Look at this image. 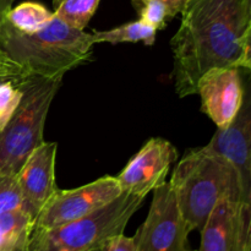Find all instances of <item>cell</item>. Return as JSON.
Masks as SVG:
<instances>
[{
  "label": "cell",
  "instance_id": "cell-1",
  "mask_svg": "<svg viewBox=\"0 0 251 251\" xmlns=\"http://www.w3.org/2000/svg\"><path fill=\"white\" fill-rule=\"evenodd\" d=\"M171 41L174 90L180 98L198 92L212 68L251 69V0H184Z\"/></svg>",
  "mask_w": 251,
  "mask_h": 251
},
{
  "label": "cell",
  "instance_id": "cell-2",
  "mask_svg": "<svg viewBox=\"0 0 251 251\" xmlns=\"http://www.w3.org/2000/svg\"><path fill=\"white\" fill-rule=\"evenodd\" d=\"M169 185L190 232L202 229L213 208L225 199L251 203L237 169L206 146L184 154L174 168Z\"/></svg>",
  "mask_w": 251,
  "mask_h": 251
},
{
  "label": "cell",
  "instance_id": "cell-3",
  "mask_svg": "<svg viewBox=\"0 0 251 251\" xmlns=\"http://www.w3.org/2000/svg\"><path fill=\"white\" fill-rule=\"evenodd\" d=\"M95 44L92 33L71 27L55 15L46 27L32 34L17 31L6 17L0 28V48L24 75L64 77L91 58Z\"/></svg>",
  "mask_w": 251,
  "mask_h": 251
},
{
  "label": "cell",
  "instance_id": "cell-4",
  "mask_svg": "<svg viewBox=\"0 0 251 251\" xmlns=\"http://www.w3.org/2000/svg\"><path fill=\"white\" fill-rule=\"evenodd\" d=\"M14 82L22 91V98L10 122L0 131V173L16 176L31 152L44 141L47 115L63 83V76L22 75Z\"/></svg>",
  "mask_w": 251,
  "mask_h": 251
},
{
  "label": "cell",
  "instance_id": "cell-5",
  "mask_svg": "<svg viewBox=\"0 0 251 251\" xmlns=\"http://www.w3.org/2000/svg\"><path fill=\"white\" fill-rule=\"evenodd\" d=\"M145 199L122 193L85 217L50 229L32 230L28 251H100L109 238L124 233Z\"/></svg>",
  "mask_w": 251,
  "mask_h": 251
},
{
  "label": "cell",
  "instance_id": "cell-6",
  "mask_svg": "<svg viewBox=\"0 0 251 251\" xmlns=\"http://www.w3.org/2000/svg\"><path fill=\"white\" fill-rule=\"evenodd\" d=\"M122 188L117 176H105L70 190H58L34 220L33 230L59 227L82 218L119 198Z\"/></svg>",
  "mask_w": 251,
  "mask_h": 251
},
{
  "label": "cell",
  "instance_id": "cell-7",
  "mask_svg": "<svg viewBox=\"0 0 251 251\" xmlns=\"http://www.w3.org/2000/svg\"><path fill=\"white\" fill-rule=\"evenodd\" d=\"M190 229L169 183L153 190L149 213L136 232L139 251H188Z\"/></svg>",
  "mask_w": 251,
  "mask_h": 251
},
{
  "label": "cell",
  "instance_id": "cell-8",
  "mask_svg": "<svg viewBox=\"0 0 251 251\" xmlns=\"http://www.w3.org/2000/svg\"><path fill=\"white\" fill-rule=\"evenodd\" d=\"M176 159L178 151L172 142L162 137H152L117 176L122 191L146 198L166 181L171 166Z\"/></svg>",
  "mask_w": 251,
  "mask_h": 251
},
{
  "label": "cell",
  "instance_id": "cell-9",
  "mask_svg": "<svg viewBox=\"0 0 251 251\" xmlns=\"http://www.w3.org/2000/svg\"><path fill=\"white\" fill-rule=\"evenodd\" d=\"M199 251H250L251 203L225 199L208 216Z\"/></svg>",
  "mask_w": 251,
  "mask_h": 251
},
{
  "label": "cell",
  "instance_id": "cell-10",
  "mask_svg": "<svg viewBox=\"0 0 251 251\" xmlns=\"http://www.w3.org/2000/svg\"><path fill=\"white\" fill-rule=\"evenodd\" d=\"M243 70L212 68L199 78L196 95L201 98V110L217 127L228 126L240 110L245 93Z\"/></svg>",
  "mask_w": 251,
  "mask_h": 251
},
{
  "label": "cell",
  "instance_id": "cell-11",
  "mask_svg": "<svg viewBox=\"0 0 251 251\" xmlns=\"http://www.w3.org/2000/svg\"><path fill=\"white\" fill-rule=\"evenodd\" d=\"M210 151L227 159L237 169L247 199L251 200V93L249 77L245 80L244 100L237 117L226 127H217Z\"/></svg>",
  "mask_w": 251,
  "mask_h": 251
},
{
  "label": "cell",
  "instance_id": "cell-12",
  "mask_svg": "<svg viewBox=\"0 0 251 251\" xmlns=\"http://www.w3.org/2000/svg\"><path fill=\"white\" fill-rule=\"evenodd\" d=\"M58 145L43 141L31 152L16 178L21 190L24 211L34 220L53 194L58 190L55 181V161Z\"/></svg>",
  "mask_w": 251,
  "mask_h": 251
},
{
  "label": "cell",
  "instance_id": "cell-13",
  "mask_svg": "<svg viewBox=\"0 0 251 251\" xmlns=\"http://www.w3.org/2000/svg\"><path fill=\"white\" fill-rule=\"evenodd\" d=\"M34 217L19 210L0 215V251H28Z\"/></svg>",
  "mask_w": 251,
  "mask_h": 251
},
{
  "label": "cell",
  "instance_id": "cell-14",
  "mask_svg": "<svg viewBox=\"0 0 251 251\" xmlns=\"http://www.w3.org/2000/svg\"><path fill=\"white\" fill-rule=\"evenodd\" d=\"M53 16L54 12L41 2L25 1L15 7H10L5 17L17 31L32 34L46 27Z\"/></svg>",
  "mask_w": 251,
  "mask_h": 251
},
{
  "label": "cell",
  "instance_id": "cell-15",
  "mask_svg": "<svg viewBox=\"0 0 251 251\" xmlns=\"http://www.w3.org/2000/svg\"><path fill=\"white\" fill-rule=\"evenodd\" d=\"M92 34L96 44L103 43V42L110 44H119L124 42H131V43L142 42L145 46L151 47L156 42L157 29L142 20H136V21L127 22L108 31H93Z\"/></svg>",
  "mask_w": 251,
  "mask_h": 251
},
{
  "label": "cell",
  "instance_id": "cell-16",
  "mask_svg": "<svg viewBox=\"0 0 251 251\" xmlns=\"http://www.w3.org/2000/svg\"><path fill=\"white\" fill-rule=\"evenodd\" d=\"M100 0H53L54 15L77 29H85Z\"/></svg>",
  "mask_w": 251,
  "mask_h": 251
},
{
  "label": "cell",
  "instance_id": "cell-17",
  "mask_svg": "<svg viewBox=\"0 0 251 251\" xmlns=\"http://www.w3.org/2000/svg\"><path fill=\"white\" fill-rule=\"evenodd\" d=\"M140 20L153 28L164 29L169 20L173 19L168 6L161 0H132Z\"/></svg>",
  "mask_w": 251,
  "mask_h": 251
},
{
  "label": "cell",
  "instance_id": "cell-18",
  "mask_svg": "<svg viewBox=\"0 0 251 251\" xmlns=\"http://www.w3.org/2000/svg\"><path fill=\"white\" fill-rule=\"evenodd\" d=\"M19 210H24V202L16 176L0 173V215Z\"/></svg>",
  "mask_w": 251,
  "mask_h": 251
},
{
  "label": "cell",
  "instance_id": "cell-19",
  "mask_svg": "<svg viewBox=\"0 0 251 251\" xmlns=\"http://www.w3.org/2000/svg\"><path fill=\"white\" fill-rule=\"evenodd\" d=\"M22 98V91L14 80H0V131L16 112Z\"/></svg>",
  "mask_w": 251,
  "mask_h": 251
},
{
  "label": "cell",
  "instance_id": "cell-20",
  "mask_svg": "<svg viewBox=\"0 0 251 251\" xmlns=\"http://www.w3.org/2000/svg\"><path fill=\"white\" fill-rule=\"evenodd\" d=\"M100 251H139L136 234L134 237H126L124 233L109 238Z\"/></svg>",
  "mask_w": 251,
  "mask_h": 251
},
{
  "label": "cell",
  "instance_id": "cell-21",
  "mask_svg": "<svg viewBox=\"0 0 251 251\" xmlns=\"http://www.w3.org/2000/svg\"><path fill=\"white\" fill-rule=\"evenodd\" d=\"M24 75L22 69L16 63L6 55L4 50L0 48V78L5 80H16Z\"/></svg>",
  "mask_w": 251,
  "mask_h": 251
},
{
  "label": "cell",
  "instance_id": "cell-22",
  "mask_svg": "<svg viewBox=\"0 0 251 251\" xmlns=\"http://www.w3.org/2000/svg\"><path fill=\"white\" fill-rule=\"evenodd\" d=\"M161 1H163L164 4L168 6L169 11H171L172 16L176 17V15L180 12L181 7H183V4H184V0H161Z\"/></svg>",
  "mask_w": 251,
  "mask_h": 251
},
{
  "label": "cell",
  "instance_id": "cell-23",
  "mask_svg": "<svg viewBox=\"0 0 251 251\" xmlns=\"http://www.w3.org/2000/svg\"><path fill=\"white\" fill-rule=\"evenodd\" d=\"M12 6V4L7 0H0V28H1V25L4 22L5 16H6V12L10 7Z\"/></svg>",
  "mask_w": 251,
  "mask_h": 251
},
{
  "label": "cell",
  "instance_id": "cell-24",
  "mask_svg": "<svg viewBox=\"0 0 251 251\" xmlns=\"http://www.w3.org/2000/svg\"><path fill=\"white\" fill-rule=\"evenodd\" d=\"M7 1H10V2H11V4H12V2H14L15 0H7Z\"/></svg>",
  "mask_w": 251,
  "mask_h": 251
},
{
  "label": "cell",
  "instance_id": "cell-25",
  "mask_svg": "<svg viewBox=\"0 0 251 251\" xmlns=\"http://www.w3.org/2000/svg\"><path fill=\"white\" fill-rule=\"evenodd\" d=\"M188 251H191V250H188ZM193 251H199V250H193Z\"/></svg>",
  "mask_w": 251,
  "mask_h": 251
},
{
  "label": "cell",
  "instance_id": "cell-26",
  "mask_svg": "<svg viewBox=\"0 0 251 251\" xmlns=\"http://www.w3.org/2000/svg\"><path fill=\"white\" fill-rule=\"evenodd\" d=\"M0 80H5V78H0Z\"/></svg>",
  "mask_w": 251,
  "mask_h": 251
}]
</instances>
